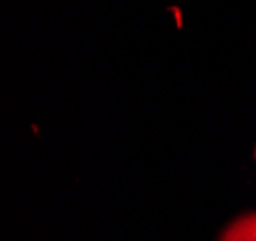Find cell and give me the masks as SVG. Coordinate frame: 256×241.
<instances>
[{"instance_id": "6da1fadb", "label": "cell", "mask_w": 256, "mask_h": 241, "mask_svg": "<svg viewBox=\"0 0 256 241\" xmlns=\"http://www.w3.org/2000/svg\"><path fill=\"white\" fill-rule=\"evenodd\" d=\"M218 241H256V212L235 218L220 235Z\"/></svg>"}, {"instance_id": "7a4b0ae2", "label": "cell", "mask_w": 256, "mask_h": 241, "mask_svg": "<svg viewBox=\"0 0 256 241\" xmlns=\"http://www.w3.org/2000/svg\"><path fill=\"white\" fill-rule=\"evenodd\" d=\"M254 157H256V151H254Z\"/></svg>"}]
</instances>
